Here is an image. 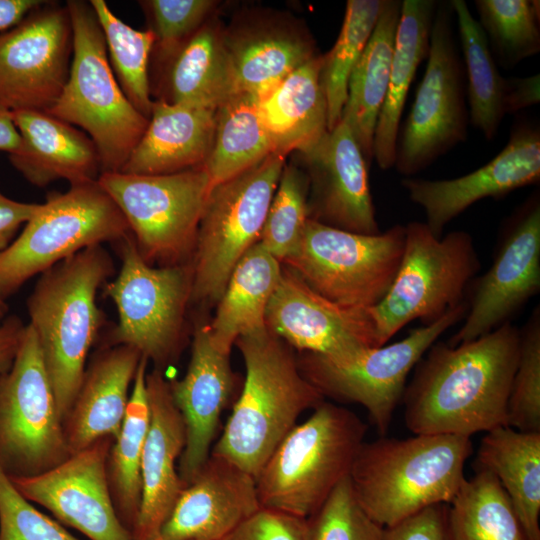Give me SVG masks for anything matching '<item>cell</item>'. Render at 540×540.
Here are the masks:
<instances>
[{
	"mask_svg": "<svg viewBox=\"0 0 540 540\" xmlns=\"http://www.w3.org/2000/svg\"><path fill=\"white\" fill-rule=\"evenodd\" d=\"M267 329L300 353L344 358L378 347L369 308L336 304L311 289L288 267L265 315Z\"/></svg>",
	"mask_w": 540,
	"mask_h": 540,
	"instance_id": "d6986e66",
	"label": "cell"
},
{
	"mask_svg": "<svg viewBox=\"0 0 540 540\" xmlns=\"http://www.w3.org/2000/svg\"><path fill=\"white\" fill-rule=\"evenodd\" d=\"M235 345L246 377L223 433L211 453L257 477L299 416L324 401L302 375L293 348L268 329Z\"/></svg>",
	"mask_w": 540,
	"mask_h": 540,
	"instance_id": "3957f363",
	"label": "cell"
},
{
	"mask_svg": "<svg viewBox=\"0 0 540 540\" xmlns=\"http://www.w3.org/2000/svg\"><path fill=\"white\" fill-rule=\"evenodd\" d=\"M7 313H8V305L6 304L5 299L0 297V325L8 316Z\"/></svg>",
	"mask_w": 540,
	"mask_h": 540,
	"instance_id": "11a10c76",
	"label": "cell"
},
{
	"mask_svg": "<svg viewBox=\"0 0 540 540\" xmlns=\"http://www.w3.org/2000/svg\"><path fill=\"white\" fill-rule=\"evenodd\" d=\"M383 540H451L448 504H436L384 528Z\"/></svg>",
	"mask_w": 540,
	"mask_h": 540,
	"instance_id": "c3c4849f",
	"label": "cell"
},
{
	"mask_svg": "<svg viewBox=\"0 0 540 540\" xmlns=\"http://www.w3.org/2000/svg\"><path fill=\"white\" fill-rule=\"evenodd\" d=\"M114 273L108 251L102 245L91 246L40 274L27 299L28 324L37 336L63 422L103 325L97 291Z\"/></svg>",
	"mask_w": 540,
	"mask_h": 540,
	"instance_id": "7a4b0ae2",
	"label": "cell"
},
{
	"mask_svg": "<svg viewBox=\"0 0 540 540\" xmlns=\"http://www.w3.org/2000/svg\"><path fill=\"white\" fill-rule=\"evenodd\" d=\"M519 353L507 404L506 426L540 432V309L519 329Z\"/></svg>",
	"mask_w": 540,
	"mask_h": 540,
	"instance_id": "7bdbcfd3",
	"label": "cell"
},
{
	"mask_svg": "<svg viewBox=\"0 0 540 540\" xmlns=\"http://www.w3.org/2000/svg\"><path fill=\"white\" fill-rule=\"evenodd\" d=\"M384 528L358 504L349 476L305 519V540H383Z\"/></svg>",
	"mask_w": 540,
	"mask_h": 540,
	"instance_id": "ee69618b",
	"label": "cell"
},
{
	"mask_svg": "<svg viewBox=\"0 0 540 540\" xmlns=\"http://www.w3.org/2000/svg\"><path fill=\"white\" fill-rule=\"evenodd\" d=\"M46 3L40 0H0V31L13 28L29 13Z\"/></svg>",
	"mask_w": 540,
	"mask_h": 540,
	"instance_id": "f5cc1de1",
	"label": "cell"
},
{
	"mask_svg": "<svg viewBox=\"0 0 540 540\" xmlns=\"http://www.w3.org/2000/svg\"><path fill=\"white\" fill-rule=\"evenodd\" d=\"M12 118L20 145L9 160L28 182L44 187L58 179L71 186L97 181L99 156L87 134L40 110L12 111Z\"/></svg>",
	"mask_w": 540,
	"mask_h": 540,
	"instance_id": "484cf974",
	"label": "cell"
},
{
	"mask_svg": "<svg viewBox=\"0 0 540 540\" xmlns=\"http://www.w3.org/2000/svg\"><path fill=\"white\" fill-rule=\"evenodd\" d=\"M286 157L273 152L213 186L198 228L191 301L218 302L236 264L259 241Z\"/></svg>",
	"mask_w": 540,
	"mask_h": 540,
	"instance_id": "7c38bea8",
	"label": "cell"
},
{
	"mask_svg": "<svg viewBox=\"0 0 540 540\" xmlns=\"http://www.w3.org/2000/svg\"><path fill=\"white\" fill-rule=\"evenodd\" d=\"M436 6L434 0L401 1L387 93L373 139V159L383 170L395 164L402 113L416 71L428 57Z\"/></svg>",
	"mask_w": 540,
	"mask_h": 540,
	"instance_id": "4dcf8cb0",
	"label": "cell"
},
{
	"mask_svg": "<svg viewBox=\"0 0 540 540\" xmlns=\"http://www.w3.org/2000/svg\"><path fill=\"white\" fill-rule=\"evenodd\" d=\"M400 14L401 1L384 0L375 28L348 82L341 120L352 131L368 164L373 159L374 132L387 93Z\"/></svg>",
	"mask_w": 540,
	"mask_h": 540,
	"instance_id": "d6a6232c",
	"label": "cell"
},
{
	"mask_svg": "<svg viewBox=\"0 0 540 540\" xmlns=\"http://www.w3.org/2000/svg\"><path fill=\"white\" fill-rule=\"evenodd\" d=\"M491 53L506 70L540 51L539 1L476 0Z\"/></svg>",
	"mask_w": 540,
	"mask_h": 540,
	"instance_id": "60d3db41",
	"label": "cell"
},
{
	"mask_svg": "<svg viewBox=\"0 0 540 540\" xmlns=\"http://www.w3.org/2000/svg\"><path fill=\"white\" fill-rule=\"evenodd\" d=\"M540 180V130L528 119L513 125L503 149L482 167L453 179L406 177L401 185L420 206L425 224L437 237L455 217L485 198H502Z\"/></svg>",
	"mask_w": 540,
	"mask_h": 540,
	"instance_id": "ac0fdd59",
	"label": "cell"
},
{
	"mask_svg": "<svg viewBox=\"0 0 540 540\" xmlns=\"http://www.w3.org/2000/svg\"><path fill=\"white\" fill-rule=\"evenodd\" d=\"M511 322L455 346L436 341L406 385L404 419L414 434L471 437L506 426L519 353Z\"/></svg>",
	"mask_w": 540,
	"mask_h": 540,
	"instance_id": "6da1fadb",
	"label": "cell"
},
{
	"mask_svg": "<svg viewBox=\"0 0 540 540\" xmlns=\"http://www.w3.org/2000/svg\"><path fill=\"white\" fill-rule=\"evenodd\" d=\"M148 360L141 357L129 396L120 433L114 440L106 462V476L116 514L133 532L141 505V462L150 422L146 391Z\"/></svg>",
	"mask_w": 540,
	"mask_h": 540,
	"instance_id": "e575fe53",
	"label": "cell"
},
{
	"mask_svg": "<svg viewBox=\"0 0 540 540\" xmlns=\"http://www.w3.org/2000/svg\"><path fill=\"white\" fill-rule=\"evenodd\" d=\"M470 438L415 434L364 442L349 474L358 504L383 528L427 507L449 504L465 480Z\"/></svg>",
	"mask_w": 540,
	"mask_h": 540,
	"instance_id": "277c9868",
	"label": "cell"
},
{
	"mask_svg": "<svg viewBox=\"0 0 540 540\" xmlns=\"http://www.w3.org/2000/svg\"><path fill=\"white\" fill-rule=\"evenodd\" d=\"M475 466L498 479L527 539L540 540V432H522L508 426L486 432Z\"/></svg>",
	"mask_w": 540,
	"mask_h": 540,
	"instance_id": "1f68e13d",
	"label": "cell"
},
{
	"mask_svg": "<svg viewBox=\"0 0 540 540\" xmlns=\"http://www.w3.org/2000/svg\"><path fill=\"white\" fill-rule=\"evenodd\" d=\"M114 440L100 438L45 473L10 479L27 500L90 540H134L116 514L108 487L106 462Z\"/></svg>",
	"mask_w": 540,
	"mask_h": 540,
	"instance_id": "ffe728a7",
	"label": "cell"
},
{
	"mask_svg": "<svg viewBox=\"0 0 540 540\" xmlns=\"http://www.w3.org/2000/svg\"><path fill=\"white\" fill-rule=\"evenodd\" d=\"M222 540H305V519L261 508Z\"/></svg>",
	"mask_w": 540,
	"mask_h": 540,
	"instance_id": "7dc6e473",
	"label": "cell"
},
{
	"mask_svg": "<svg viewBox=\"0 0 540 540\" xmlns=\"http://www.w3.org/2000/svg\"><path fill=\"white\" fill-rule=\"evenodd\" d=\"M453 18L450 1L437 3L426 70L397 138L394 167L406 177L426 169L467 138L465 69Z\"/></svg>",
	"mask_w": 540,
	"mask_h": 540,
	"instance_id": "5bb4252c",
	"label": "cell"
},
{
	"mask_svg": "<svg viewBox=\"0 0 540 540\" xmlns=\"http://www.w3.org/2000/svg\"><path fill=\"white\" fill-rule=\"evenodd\" d=\"M115 243L121 267L103 293L115 304L118 323L100 346L131 347L164 371L183 349L193 264L153 267L140 255L131 233Z\"/></svg>",
	"mask_w": 540,
	"mask_h": 540,
	"instance_id": "52a82bcc",
	"label": "cell"
},
{
	"mask_svg": "<svg viewBox=\"0 0 540 540\" xmlns=\"http://www.w3.org/2000/svg\"><path fill=\"white\" fill-rule=\"evenodd\" d=\"M481 268L473 237L466 231L435 236L425 222L405 226L396 277L384 299L369 308L378 347L414 320L429 325L464 303Z\"/></svg>",
	"mask_w": 540,
	"mask_h": 540,
	"instance_id": "ba28073f",
	"label": "cell"
},
{
	"mask_svg": "<svg viewBox=\"0 0 540 540\" xmlns=\"http://www.w3.org/2000/svg\"><path fill=\"white\" fill-rule=\"evenodd\" d=\"M318 54L258 99L274 152L287 156L316 143L327 131V106Z\"/></svg>",
	"mask_w": 540,
	"mask_h": 540,
	"instance_id": "f546056e",
	"label": "cell"
},
{
	"mask_svg": "<svg viewBox=\"0 0 540 540\" xmlns=\"http://www.w3.org/2000/svg\"><path fill=\"white\" fill-rule=\"evenodd\" d=\"M71 455L37 336L27 324L0 379V466L10 478L31 477Z\"/></svg>",
	"mask_w": 540,
	"mask_h": 540,
	"instance_id": "9a60e30c",
	"label": "cell"
},
{
	"mask_svg": "<svg viewBox=\"0 0 540 540\" xmlns=\"http://www.w3.org/2000/svg\"><path fill=\"white\" fill-rule=\"evenodd\" d=\"M38 203L12 200L0 192V252L5 250L22 224H26L39 209Z\"/></svg>",
	"mask_w": 540,
	"mask_h": 540,
	"instance_id": "f907efd6",
	"label": "cell"
},
{
	"mask_svg": "<svg viewBox=\"0 0 540 540\" xmlns=\"http://www.w3.org/2000/svg\"><path fill=\"white\" fill-rule=\"evenodd\" d=\"M97 182L123 214L147 263L192 262L213 188L204 166L162 175L104 172Z\"/></svg>",
	"mask_w": 540,
	"mask_h": 540,
	"instance_id": "9c48e42d",
	"label": "cell"
},
{
	"mask_svg": "<svg viewBox=\"0 0 540 540\" xmlns=\"http://www.w3.org/2000/svg\"><path fill=\"white\" fill-rule=\"evenodd\" d=\"M540 291V195L506 220L491 267L472 282L464 323L447 342L477 339L513 317Z\"/></svg>",
	"mask_w": 540,
	"mask_h": 540,
	"instance_id": "2e32d148",
	"label": "cell"
},
{
	"mask_svg": "<svg viewBox=\"0 0 540 540\" xmlns=\"http://www.w3.org/2000/svg\"><path fill=\"white\" fill-rule=\"evenodd\" d=\"M0 540H79L38 511L0 466Z\"/></svg>",
	"mask_w": 540,
	"mask_h": 540,
	"instance_id": "bcb514c9",
	"label": "cell"
},
{
	"mask_svg": "<svg viewBox=\"0 0 540 540\" xmlns=\"http://www.w3.org/2000/svg\"><path fill=\"white\" fill-rule=\"evenodd\" d=\"M539 101V74L526 77L505 78L502 98V109L504 115L516 114L525 108L538 104Z\"/></svg>",
	"mask_w": 540,
	"mask_h": 540,
	"instance_id": "681fc988",
	"label": "cell"
},
{
	"mask_svg": "<svg viewBox=\"0 0 540 540\" xmlns=\"http://www.w3.org/2000/svg\"><path fill=\"white\" fill-rule=\"evenodd\" d=\"M383 2L348 0L336 42L322 55L321 82L326 99L328 131L341 121L350 75L371 37Z\"/></svg>",
	"mask_w": 540,
	"mask_h": 540,
	"instance_id": "ab89813d",
	"label": "cell"
},
{
	"mask_svg": "<svg viewBox=\"0 0 540 540\" xmlns=\"http://www.w3.org/2000/svg\"><path fill=\"white\" fill-rule=\"evenodd\" d=\"M281 273V262L259 242L247 250L234 267L209 325L216 347L231 353L239 337L267 329L266 309Z\"/></svg>",
	"mask_w": 540,
	"mask_h": 540,
	"instance_id": "836d02e7",
	"label": "cell"
},
{
	"mask_svg": "<svg viewBox=\"0 0 540 540\" xmlns=\"http://www.w3.org/2000/svg\"><path fill=\"white\" fill-rule=\"evenodd\" d=\"M451 540H528L498 479L476 470L448 504Z\"/></svg>",
	"mask_w": 540,
	"mask_h": 540,
	"instance_id": "74e56055",
	"label": "cell"
},
{
	"mask_svg": "<svg viewBox=\"0 0 540 540\" xmlns=\"http://www.w3.org/2000/svg\"><path fill=\"white\" fill-rule=\"evenodd\" d=\"M367 425L325 400L279 443L256 477L261 508L307 519L350 474Z\"/></svg>",
	"mask_w": 540,
	"mask_h": 540,
	"instance_id": "5b68a950",
	"label": "cell"
},
{
	"mask_svg": "<svg viewBox=\"0 0 540 540\" xmlns=\"http://www.w3.org/2000/svg\"><path fill=\"white\" fill-rule=\"evenodd\" d=\"M65 6L73 32L70 71L47 113L87 133L97 149L101 173L120 172L149 119L123 93L90 2L69 0Z\"/></svg>",
	"mask_w": 540,
	"mask_h": 540,
	"instance_id": "8992f818",
	"label": "cell"
},
{
	"mask_svg": "<svg viewBox=\"0 0 540 540\" xmlns=\"http://www.w3.org/2000/svg\"><path fill=\"white\" fill-rule=\"evenodd\" d=\"M296 153L309 183V219L358 234L381 232L370 192L369 164L345 122L341 120Z\"/></svg>",
	"mask_w": 540,
	"mask_h": 540,
	"instance_id": "44dd1931",
	"label": "cell"
},
{
	"mask_svg": "<svg viewBox=\"0 0 540 540\" xmlns=\"http://www.w3.org/2000/svg\"><path fill=\"white\" fill-rule=\"evenodd\" d=\"M141 357L128 346L98 347L63 422L72 454L100 438L118 437Z\"/></svg>",
	"mask_w": 540,
	"mask_h": 540,
	"instance_id": "4316f807",
	"label": "cell"
},
{
	"mask_svg": "<svg viewBox=\"0 0 540 540\" xmlns=\"http://www.w3.org/2000/svg\"><path fill=\"white\" fill-rule=\"evenodd\" d=\"M463 53L469 121L491 141L504 117L502 98L505 85L491 53L485 33L464 0L450 1Z\"/></svg>",
	"mask_w": 540,
	"mask_h": 540,
	"instance_id": "8d00e7d4",
	"label": "cell"
},
{
	"mask_svg": "<svg viewBox=\"0 0 540 540\" xmlns=\"http://www.w3.org/2000/svg\"><path fill=\"white\" fill-rule=\"evenodd\" d=\"M215 123L216 109L154 100L146 130L120 172L162 175L204 166Z\"/></svg>",
	"mask_w": 540,
	"mask_h": 540,
	"instance_id": "83f0119b",
	"label": "cell"
},
{
	"mask_svg": "<svg viewBox=\"0 0 540 540\" xmlns=\"http://www.w3.org/2000/svg\"><path fill=\"white\" fill-rule=\"evenodd\" d=\"M129 233L123 214L97 181L52 192L0 252V297L6 300L33 276L83 249L115 243Z\"/></svg>",
	"mask_w": 540,
	"mask_h": 540,
	"instance_id": "30bf717a",
	"label": "cell"
},
{
	"mask_svg": "<svg viewBox=\"0 0 540 540\" xmlns=\"http://www.w3.org/2000/svg\"><path fill=\"white\" fill-rule=\"evenodd\" d=\"M89 2L102 29L109 63L123 93L149 119L154 102L149 76L150 55L155 42L153 32L129 26L104 0Z\"/></svg>",
	"mask_w": 540,
	"mask_h": 540,
	"instance_id": "f35d334b",
	"label": "cell"
},
{
	"mask_svg": "<svg viewBox=\"0 0 540 540\" xmlns=\"http://www.w3.org/2000/svg\"><path fill=\"white\" fill-rule=\"evenodd\" d=\"M26 325L16 315H9L0 325V379L10 370L19 349Z\"/></svg>",
	"mask_w": 540,
	"mask_h": 540,
	"instance_id": "816d5d0a",
	"label": "cell"
},
{
	"mask_svg": "<svg viewBox=\"0 0 540 540\" xmlns=\"http://www.w3.org/2000/svg\"><path fill=\"white\" fill-rule=\"evenodd\" d=\"M467 308L465 301L400 341L344 358L301 352L297 356L299 369L324 399L363 406L378 432L385 435L403 398L409 373L446 330L464 319Z\"/></svg>",
	"mask_w": 540,
	"mask_h": 540,
	"instance_id": "4fadbf2b",
	"label": "cell"
},
{
	"mask_svg": "<svg viewBox=\"0 0 540 540\" xmlns=\"http://www.w3.org/2000/svg\"><path fill=\"white\" fill-rule=\"evenodd\" d=\"M146 391L150 422L142 454V497L132 532L134 540L159 535L185 487L176 463L186 445V429L163 370L153 368L147 372Z\"/></svg>",
	"mask_w": 540,
	"mask_h": 540,
	"instance_id": "d4e9b609",
	"label": "cell"
},
{
	"mask_svg": "<svg viewBox=\"0 0 540 540\" xmlns=\"http://www.w3.org/2000/svg\"><path fill=\"white\" fill-rule=\"evenodd\" d=\"M223 39L238 92L257 98L318 55L307 27L285 13L243 14L223 27Z\"/></svg>",
	"mask_w": 540,
	"mask_h": 540,
	"instance_id": "7402d4cb",
	"label": "cell"
},
{
	"mask_svg": "<svg viewBox=\"0 0 540 540\" xmlns=\"http://www.w3.org/2000/svg\"><path fill=\"white\" fill-rule=\"evenodd\" d=\"M169 383L186 429V445L178 461V473L186 486L210 456L221 413L235 383L230 353L215 346L209 325L194 329L186 373Z\"/></svg>",
	"mask_w": 540,
	"mask_h": 540,
	"instance_id": "603a6c76",
	"label": "cell"
},
{
	"mask_svg": "<svg viewBox=\"0 0 540 540\" xmlns=\"http://www.w3.org/2000/svg\"><path fill=\"white\" fill-rule=\"evenodd\" d=\"M405 226L365 235L308 219L299 244L283 263L326 299L371 308L387 295L399 269Z\"/></svg>",
	"mask_w": 540,
	"mask_h": 540,
	"instance_id": "8fae6325",
	"label": "cell"
},
{
	"mask_svg": "<svg viewBox=\"0 0 540 540\" xmlns=\"http://www.w3.org/2000/svg\"><path fill=\"white\" fill-rule=\"evenodd\" d=\"M72 52L66 6L50 2L29 13L0 34V102L11 111L47 112L67 82Z\"/></svg>",
	"mask_w": 540,
	"mask_h": 540,
	"instance_id": "e0dca14e",
	"label": "cell"
},
{
	"mask_svg": "<svg viewBox=\"0 0 540 540\" xmlns=\"http://www.w3.org/2000/svg\"><path fill=\"white\" fill-rule=\"evenodd\" d=\"M157 100L217 109L238 92L224 44L223 26L213 16L165 57Z\"/></svg>",
	"mask_w": 540,
	"mask_h": 540,
	"instance_id": "f1b7e54d",
	"label": "cell"
},
{
	"mask_svg": "<svg viewBox=\"0 0 540 540\" xmlns=\"http://www.w3.org/2000/svg\"><path fill=\"white\" fill-rule=\"evenodd\" d=\"M260 509L255 477L210 453L181 491L159 535L164 540H222Z\"/></svg>",
	"mask_w": 540,
	"mask_h": 540,
	"instance_id": "cb8c5ba5",
	"label": "cell"
},
{
	"mask_svg": "<svg viewBox=\"0 0 540 540\" xmlns=\"http://www.w3.org/2000/svg\"><path fill=\"white\" fill-rule=\"evenodd\" d=\"M20 145V134L12 118V111L0 102V151L11 154Z\"/></svg>",
	"mask_w": 540,
	"mask_h": 540,
	"instance_id": "db71d44e",
	"label": "cell"
},
{
	"mask_svg": "<svg viewBox=\"0 0 540 540\" xmlns=\"http://www.w3.org/2000/svg\"><path fill=\"white\" fill-rule=\"evenodd\" d=\"M150 540H164L160 535H157L156 537L150 539Z\"/></svg>",
	"mask_w": 540,
	"mask_h": 540,
	"instance_id": "9f6ffc18",
	"label": "cell"
},
{
	"mask_svg": "<svg viewBox=\"0 0 540 540\" xmlns=\"http://www.w3.org/2000/svg\"><path fill=\"white\" fill-rule=\"evenodd\" d=\"M273 152L256 96L237 92L216 109L213 145L204 164L212 186L237 176Z\"/></svg>",
	"mask_w": 540,
	"mask_h": 540,
	"instance_id": "d590c367",
	"label": "cell"
},
{
	"mask_svg": "<svg viewBox=\"0 0 540 540\" xmlns=\"http://www.w3.org/2000/svg\"><path fill=\"white\" fill-rule=\"evenodd\" d=\"M150 20L157 56L165 57L213 16L219 1L147 0L139 2Z\"/></svg>",
	"mask_w": 540,
	"mask_h": 540,
	"instance_id": "f6af8a7d",
	"label": "cell"
},
{
	"mask_svg": "<svg viewBox=\"0 0 540 540\" xmlns=\"http://www.w3.org/2000/svg\"><path fill=\"white\" fill-rule=\"evenodd\" d=\"M308 192L304 170L285 164L258 241L281 263L295 252L309 219Z\"/></svg>",
	"mask_w": 540,
	"mask_h": 540,
	"instance_id": "b9f144b4",
	"label": "cell"
}]
</instances>
